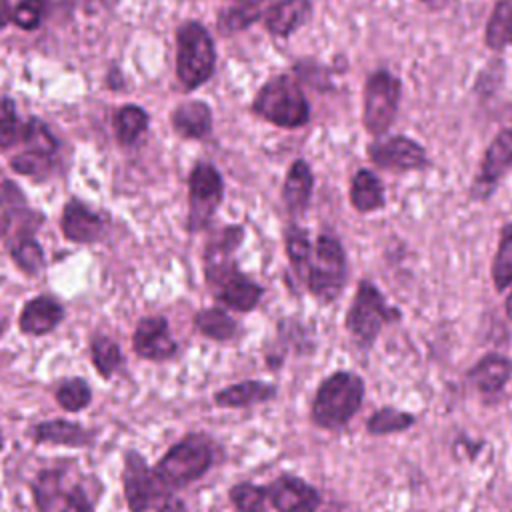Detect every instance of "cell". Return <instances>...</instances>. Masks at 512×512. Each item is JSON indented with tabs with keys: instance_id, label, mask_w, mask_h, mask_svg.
<instances>
[{
	"instance_id": "cell-1",
	"label": "cell",
	"mask_w": 512,
	"mask_h": 512,
	"mask_svg": "<svg viewBox=\"0 0 512 512\" xmlns=\"http://www.w3.org/2000/svg\"><path fill=\"white\" fill-rule=\"evenodd\" d=\"M214 462V450L206 436L202 434H186L182 440H178L174 446L166 450V454L158 460L154 466V482L158 488L156 498H162V504L170 498H166V490L182 488L200 476L206 474V470Z\"/></svg>"
},
{
	"instance_id": "cell-2",
	"label": "cell",
	"mask_w": 512,
	"mask_h": 512,
	"mask_svg": "<svg viewBox=\"0 0 512 512\" xmlns=\"http://www.w3.org/2000/svg\"><path fill=\"white\" fill-rule=\"evenodd\" d=\"M364 398V380L354 372H334L316 390L312 422L326 430L342 428L358 412Z\"/></svg>"
},
{
	"instance_id": "cell-3",
	"label": "cell",
	"mask_w": 512,
	"mask_h": 512,
	"mask_svg": "<svg viewBox=\"0 0 512 512\" xmlns=\"http://www.w3.org/2000/svg\"><path fill=\"white\" fill-rule=\"evenodd\" d=\"M252 110L282 128H300L310 118L308 100L298 82L286 74L268 80L256 94Z\"/></svg>"
},
{
	"instance_id": "cell-4",
	"label": "cell",
	"mask_w": 512,
	"mask_h": 512,
	"mask_svg": "<svg viewBox=\"0 0 512 512\" xmlns=\"http://www.w3.org/2000/svg\"><path fill=\"white\" fill-rule=\"evenodd\" d=\"M216 52L208 30L194 20L184 22L176 34V74L186 90L202 86L214 72Z\"/></svg>"
},
{
	"instance_id": "cell-5",
	"label": "cell",
	"mask_w": 512,
	"mask_h": 512,
	"mask_svg": "<svg viewBox=\"0 0 512 512\" xmlns=\"http://www.w3.org/2000/svg\"><path fill=\"white\" fill-rule=\"evenodd\" d=\"M204 276L214 296L232 310L250 312L262 298V288L242 274L228 256H206Z\"/></svg>"
},
{
	"instance_id": "cell-6",
	"label": "cell",
	"mask_w": 512,
	"mask_h": 512,
	"mask_svg": "<svg viewBox=\"0 0 512 512\" xmlns=\"http://www.w3.org/2000/svg\"><path fill=\"white\" fill-rule=\"evenodd\" d=\"M398 316L400 312L386 304L380 290L372 282L362 280L348 308L346 328L358 346L370 348L376 336L380 334L382 326L390 320H396Z\"/></svg>"
},
{
	"instance_id": "cell-7",
	"label": "cell",
	"mask_w": 512,
	"mask_h": 512,
	"mask_svg": "<svg viewBox=\"0 0 512 512\" xmlns=\"http://www.w3.org/2000/svg\"><path fill=\"white\" fill-rule=\"evenodd\" d=\"M306 286L322 302H332L346 280V256L338 238L320 234L306 270Z\"/></svg>"
},
{
	"instance_id": "cell-8",
	"label": "cell",
	"mask_w": 512,
	"mask_h": 512,
	"mask_svg": "<svg viewBox=\"0 0 512 512\" xmlns=\"http://www.w3.org/2000/svg\"><path fill=\"white\" fill-rule=\"evenodd\" d=\"M400 92H402L400 80L388 70H376L368 76L364 84L362 122L370 134L380 136L392 126L398 112Z\"/></svg>"
},
{
	"instance_id": "cell-9",
	"label": "cell",
	"mask_w": 512,
	"mask_h": 512,
	"mask_svg": "<svg viewBox=\"0 0 512 512\" xmlns=\"http://www.w3.org/2000/svg\"><path fill=\"white\" fill-rule=\"evenodd\" d=\"M224 194V182L220 172L206 162L194 166L188 176V220L186 228L190 232L204 230L216 208L220 206Z\"/></svg>"
},
{
	"instance_id": "cell-10",
	"label": "cell",
	"mask_w": 512,
	"mask_h": 512,
	"mask_svg": "<svg viewBox=\"0 0 512 512\" xmlns=\"http://www.w3.org/2000/svg\"><path fill=\"white\" fill-rule=\"evenodd\" d=\"M370 160L390 172H406L420 170L428 166L426 150L422 144L408 136H390L384 140H376L368 146Z\"/></svg>"
},
{
	"instance_id": "cell-11",
	"label": "cell",
	"mask_w": 512,
	"mask_h": 512,
	"mask_svg": "<svg viewBox=\"0 0 512 512\" xmlns=\"http://www.w3.org/2000/svg\"><path fill=\"white\" fill-rule=\"evenodd\" d=\"M122 486L130 512H146L156 500L158 488L154 482V474L148 468L144 456L136 450H128L124 456Z\"/></svg>"
},
{
	"instance_id": "cell-12",
	"label": "cell",
	"mask_w": 512,
	"mask_h": 512,
	"mask_svg": "<svg viewBox=\"0 0 512 512\" xmlns=\"http://www.w3.org/2000/svg\"><path fill=\"white\" fill-rule=\"evenodd\" d=\"M132 348L146 360H168L176 354L178 344L170 334L168 320L164 316L142 318L132 334Z\"/></svg>"
},
{
	"instance_id": "cell-13",
	"label": "cell",
	"mask_w": 512,
	"mask_h": 512,
	"mask_svg": "<svg viewBox=\"0 0 512 512\" xmlns=\"http://www.w3.org/2000/svg\"><path fill=\"white\" fill-rule=\"evenodd\" d=\"M510 166H512V128H506L488 146L480 172L472 186V196L476 200L488 198L496 188L498 180L504 176V172Z\"/></svg>"
},
{
	"instance_id": "cell-14",
	"label": "cell",
	"mask_w": 512,
	"mask_h": 512,
	"mask_svg": "<svg viewBox=\"0 0 512 512\" xmlns=\"http://www.w3.org/2000/svg\"><path fill=\"white\" fill-rule=\"evenodd\" d=\"M268 498L278 512H316L320 506L318 490L306 480L282 474L266 486Z\"/></svg>"
},
{
	"instance_id": "cell-15",
	"label": "cell",
	"mask_w": 512,
	"mask_h": 512,
	"mask_svg": "<svg viewBox=\"0 0 512 512\" xmlns=\"http://www.w3.org/2000/svg\"><path fill=\"white\" fill-rule=\"evenodd\" d=\"M64 238L76 244H94L104 238L106 224L102 216L92 212L86 204L72 198L66 202L60 220Z\"/></svg>"
},
{
	"instance_id": "cell-16",
	"label": "cell",
	"mask_w": 512,
	"mask_h": 512,
	"mask_svg": "<svg viewBox=\"0 0 512 512\" xmlns=\"http://www.w3.org/2000/svg\"><path fill=\"white\" fill-rule=\"evenodd\" d=\"M62 320H64L62 304L48 294H40L24 304L18 318V326L24 334L42 336L52 332Z\"/></svg>"
},
{
	"instance_id": "cell-17",
	"label": "cell",
	"mask_w": 512,
	"mask_h": 512,
	"mask_svg": "<svg viewBox=\"0 0 512 512\" xmlns=\"http://www.w3.org/2000/svg\"><path fill=\"white\" fill-rule=\"evenodd\" d=\"M312 16L310 0H278L264 14V26L272 36L286 38Z\"/></svg>"
},
{
	"instance_id": "cell-18",
	"label": "cell",
	"mask_w": 512,
	"mask_h": 512,
	"mask_svg": "<svg viewBox=\"0 0 512 512\" xmlns=\"http://www.w3.org/2000/svg\"><path fill=\"white\" fill-rule=\"evenodd\" d=\"M32 438L38 444H58V446H72V448H82L92 444V432H88L78 422L60 420V418L38 422L32 430Z\"/></svg>"
},
{
	"instance_id": "cell-19",
	"label": "cell",
	"mask_w": 512,
	"mask_h": 512,
	"mask_svg": "<svg viewBox=\"0 0 512 512\" xmlns=\"http://www.w3.org/2000/svg\"><path fill=\"white\" fill-rule=\"evenodd\" d=\"M276 396V386L262 380H244L230 384L214 394V402L222 408H242L268 402Z\"/></svg>"
},
{
	"instance_id": "cell-20",
	"label": "cell",
	"mask_w": 512,
	"mask_h": 512,
	"mask_svg": "<svg viewBox=\"0 0 512 512\" xmlns=\"http://www.w3.org/2000/svg\"><path fill=\"white\" fill-rule=\"evenodd\" d=\"M172 126L182 138H204L212 130V110L202 100H188L174 108Z\"/></svg>"
},
{
	"instance_id": "cell-21",
	"label": "cell",
	"mask_w": 512,
	"mask_h": 512,
	"mask_svg": "<svg viewBox=\"0 0 512 512\" xmlns=\"http://www.w3.org/2000/svg\"><path fill=\"white\" fill-rule=\"evenodd\" d=\"M312 186H314V178H312L310 166L304 160H294L282 186V200L290 214L296 216L306 210L310 202Z\"/></svg>"
},
{
	"instance_id": "cell-22",
	"label": "cell",
	"mask_w": 512,
	"mask_h": 512,
	"mask_svg": "<svg viewBox=\"0 0 512 512\" xmlns=\"http://www.w3.org/2000/svg\"><path fill=\"white\" fill-rule=\"evenodd\" d=\"M512 376V360L502 354L484 356L472 370L470 380L484 394H496Z\"/></svg>"
},
{
	"instance_id": "cell-23",
	"label": "cell",
	"mask_w": 512,
	"mask_h": 512,
	"mask_svg": "<svg viewBox=\"0 0 512 512\" xmlns=\"http://www.w3.org/2000/svg\"><path fill=\"white\" fill-rule=\"evenodd\" d=\"M350 202L358 212H372L384 206V188L380 178L362 168L354 174L352 186H350Z\"/></svg>"
},
{
	"instance_id": "cell-24",
	"label": "cell",
	"mask_w": 512,
	"mask_h": 512,
	"mask_svg": "<svg viewBox=\"0 0 512 512\" xmlns=\"http://www.w3.org/2000/svg\"><path fill=\"white\" fill-rule=\"evenodd\" d=\"M236 320L222 308L212 306V308H204L200 312H196L194 316V328L218 342L230 340L236 334Z\"/></svg>"
},
{
	"instance_id": "cell-25",
	"label": "cell",
	"mask_w": 512,
	"mask_h": 512,
	"mask_svg": "<svg viewBox=\"0 0 512 512\" xmlns=\"http://www.w3.org/2000/svg\"><path fill=\"white\" fill-rule=\"evenodd\" d=\"M148 128V114L136 104H126L114 114V134L122 146L134 144Z\"/></svg>"
},
{
	"instance_id": "cell-26",
	"label": "cell",
	"mask_w": 512,
	"mask_h": 512,
	"mask_svg": "<svg viewBox=\"0 0 512 512\" xmlns=\"http://www.w3.org/2000/svg\"><path fill=\"white\" fill-rule=\"evenodd\" d=\"M484 40L492 50H502L512 44V0H500L494 6L486 24Z\"/></svg>"
},
{
	"instance_id": "cell-27",
	"label": "cell",
	"mask_w": 512,
	"mask_h": 512,
	"mask_svg": "<svg viewBox=\"0 0 512 512\" xmlns=\"http://www.w3.org/2000/svg\"><path fill=\"white\" fill-rule=\"evenodd\" d=\"M90 356H92V364L94 368L98 370V374L102 378H112V374L122 366V350L120 346L104 336V334H98L90 340Z\"/></svg>"
},
{
	"instance_id": "cell-28",
	"label": "cell",
	"mask_w": 512,
	"mask_h": 512,
	"mask_svg": "<svg viewBox=\"0 0 512 512\" xmlns=\"http://www.w3.org/2000/svg\"><path fill=\"white\" fill-rule=\"evenodd\" d=\"M10 256L26 274H36L44 266V252L42 246L36 242L34 234L10 238Z\"/></svg>"
},
{
	"instance_id": "cell-29",
	"label": "cell",
	"mask_w": 512,
	"mask_h": 512,
	"mask_svg": "<svg viewBox=\"0 0 512 512\" xmlns=\"http://www.w3.org/2000/svg\"><path fill=\"white\" fill-rule=\"evenodd\" d=\"M284 244H286V254H288L296 274L304 278L306 270L310 266V260H312V246H310L306 230H302L296 224H290L284 230Z\"/></svg>"
},
{
	"instance_id": "cell-30",
	"label": "cell",
	"mask_w": 512,
	"mask_h": 512,
	"mask_svg": "<svg viewBox=\"0 0 512 512\" xmlns=\"http://www.w3.org/2000/svg\"><path fill=\"white\" fill-rule=\"evenodd\" d=\"M492 282L496 290L512 286V222L502 228L498 250L492 262Z\"/></svg>"
},
{
	"instance_id": "cell-31",
	"label": "cell",
	"mask_w": 512,
	"mask_h": 512,
	"mask_svg": "<svg viewBox=\"0 0 512 512\" xmlns=\"http://www.w3.org/2000/svg\"><path fill=\"white\" fill-rule=\"evenodd\" d=\"M414 424V416L402 410H396L392 406H384L380 410H376L368 422L366 428L370 434L374 436H382V434H392V432H400L406 430Z\"/></svg>"
},
{
	"instance_id": "cell-32",
	"label": "cell",
	"mask_w": 512,
	"mask_h": 512,
	"mask_svg": "<svg viewBox=\"0 0 512 512\" xmlns=\"http://www.w3.org/2000/svg\"><path fill=\"white\" fill-rule=\"evenodd\" d=\"M228 498L234 504L236 512H264L266 500H268V490H266V486H258L252 482H240L230 488Z\"/></svg>"
},
{
	"instance_id": "cell-33",
	"label": "cell",
	"mask_w": 512,
	"mask_h": 512,
	"mask_svg": "<svg viewBox=\"0 0 512 512\" xmlns=\"http://www.w3.org/2000/svg\"><path fill=\"white\" fill-rule=\"evenodd\" d=\"M60 470H42L32 482V494L40 512H50V508L60 498Z\"/></svg>"
},
{
	"instance_id": "cell-34",
	"label": "cell",
	"mask_w": 512,
	"mask_h": 512,
	"mask_svg": "<svg viewBox=\"0 0 512 512\" xmlns=\"http://www.w3.org/2000/svg\"><path fill=\"white\" fill-rule=\"evenodd\" d=\"M90 400H92V390L88 382L82 378L66 380L56 388V402L66 412H80L90 404Z\"/></svg>"
},
{
	"instance_id": "cell-35",
	"label": "cell",
	"mask_w": 512,
	"mask_h": 512,
	"mask_svg": "<svg viewBox=\"0 0 512 512\" xmlns=\"http://www.w3.org/2000/svg\"><path fill=\"white\" fill-rule=\"evenodd\" d=\"M10 166L14 172L18 174H26V176H46L52 168V150H44V148H30L22 154H16L10 160Z\"/></svg>"
},
{
	"instance_id": "cell-36",
	"label": "cell",
	"mask_w": 512,
	"mask_h": 512,
	"mask_svg": "<svg viewBox=\"0 0 512 512\" xmlns=\"http://www.w3.org/2000/svg\"><path fill=\"white\" fill-rule=\"evenodd\" d=\"M262 18V12L258 10V6H228L224 10H220L218 16V30L222 34H230V32H240L248 26H252L254 22H258Z\"/></svg>"
},
{
	"instance_id": "cell-37",
	"label": "cell",
	"mask_w": 512,
	"mask_h": 512,
	"mask_svg": "<svg viewBox=\"0 0 512 512\" xmlns=\"http://www.w3.org/2000/svg\"><path fill=\"white\" fill-rule=\"evenodd\" d=\"M26 124H20L14 102L10 98H0V148L14 146L18 140L24 142Z\"/></svg>"
},
{
	"instance_id": "cell-38",
	"label": "cell",
	"mask_w": 512,
	"mask_h": 512,
	"mask_svg": "<svg viewBox=\"0 0 512 512\" xmlns=\"http://www.w3.org/2000/svg\"><path fill=\"white\" fill-rule=\"evenodd\" d=\"M44 10L46 0H22L12 12V20L22 30H34L42 22Z\"/></svg>"
},
{
	"instance_id": "cell-39",
	"label": "cell",
	"mask_w": 512,
	"mask_h": 512,
	"mask_svg": "<svg viewBox=\"0 0 512 512\" xmlns=\"http://www.w3.org/2000/svg\"><path fill=\"white\" fill-rule=\"evenodd\" d=\"M0 206L4 208V212H12L26 206L24 194L12 180L0 178Z\"/></svg>"
},
{
	"instance_id": "cell-40",
	"label": "cell",
	"mask_w": 512,
	"mask_h": 512,
	"mask_svg": "<svg viewBox=\"0 0 512 512\" xmlns=\"http://www.w3.org/2000/svg\"><path fill=\"white\" fill-rule=\"evenodd\" d=\"M60 512H94V508H92L88 496L84 494V490L76 486L64 494Z\"/></svg>"
},
{
	"instance_id": "cell-41",
	"label": "cell",
	"mask_w": 512,
	"mask_h": 512,
	"mask_svg": "<svg viewBox=\"0 0 512 512\" xmlns=\"http://www.w3.org/2000/svg\"><path fill=\"white\" fill-rule=\"evenodd\" d=\"M12 20V10H10V0H0V30Z\"/></svg>"
},
{
	"instance_id": "cell-42",
	"label": "cell",
	"mask_w": 512,
	"mask_h": 512,
	"mask_svg": "<svg viewBox=\"0 0 512 512\" xmlns=\"http://www.w3.org/2000/svg\"><path fill=\"white\" fill-rule=\"evenodd\" d=\"M420 2L426 4L432 10H440V8H444L448 4V0H420Z\"/></svg>"
},
{
	"instance_id": "cell-43",
	"label": "cell",
	"mask_w": 512,
	"mask_h": 512,
	"mask_svg": "<svg viewBox=\"0 0 512 512\" xmlns=\"http://www.w3.org/2000/svg\"><path fill=\"white\" fill-rule=\"evenodd\" d=\"M504 308H506V314H508V318L512 320V294L506 298V304H504Z\"/></svg>"
},
{
	"instance_id": "cell-44",
	"label": "cell",
	"mask_w": 512,
	"mask_h": 512,
	"mask_svg": "<svg viewBox=\"0 0 512 512\" xmlns=\"http://www.w3.org/2000/svg\"><path fill=\"white\" fill-rule=\"evenodd\" d=\"M4 232H8V222L6 216H0V236H4Z\"/></svg>"
},
{
	"instance_id": "cell-45",
	"label": "cell",
	"mask_w": 512,
	"mask_h": 512,
	"mask_svg": "<svg viewBox=\"0 0 512 512\" xmlns=\"http://www.w3.org/2000/svg\"><path fill=\"white\" fill-rule=\"evenodd\" d=\"M234 2H238V4H246V6H258V4H262L264 0H234Z\"/></svg>"
},
{
	"instance_id": "cell-46",
	"label": "cell",
	"mask_w": 512,
	"mask_h": 512,
	"mask_svg": "<svg viewBox=\"0 0 512 512\" xmlns=\"http://www.w3.org/2000/svg\"><path fill=\"white\" fill-rule=\"evenodd\" d=\"M4 326H6L4 320H0V336H2V332H4Z\"/></svg>"
},
{
	"instance_id": "cell-47",
	"label": "cell",
	"mask_w": 512,
	"mask_h": 512,
	"mask_svg": "<svg viewBox=\"0 0 512 512\" xmlns=\"http://www.w3.org/2000/svg\"><path fill=\"white\" fill-rule=\"evenodd\" d=\"M4 448V438H2V432H0V450Z\"/></svg>"
}]
</instances>
